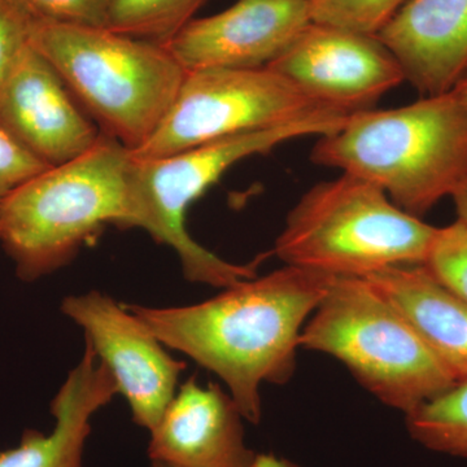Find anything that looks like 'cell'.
<instances>
[{"mask_svg": "<svg viewBox=\"0 0 467 467\" xmlns=\"http://www.w3.org/2000/svg\"><path fill=\"white\" fill-rule=\"evenodd\" d=\"M131 167V150L101 133L84 155L9 193L0 204V244L21 281L67 266L106 226L133 229Z\"/></svg>", "mask_w": 467, "mask_h": 467, "instance_id": "3", "label": "cell"}, {"mask_svg": "<svg viewBox=\"0 0 467 467\" xmlns=\"http://www.w3.org/2000/svg\"><path fill=\"white\" fill-rule=\"evenodd\" d=\"M326 109H374L383 95L405 82L404 72L377 36L310 23L270 66Z\"/></svg>", "mask_w": 467, "mask_h": 467, "instance_id": "10", "label": "cell"}, {"mask_svg": "<svg viewBox=\"0 0 467 467\" xmlns=\"http://www.w3.org/2000/svg\"><path fill=\"white\" fill-rule=\"evenodd\" d=\"M208 0H109L106 29L165 45Z\"/></svg>", "mask_w": 467, "mask_h": 467, "instance_id": "18", "label": "cell"}, {"mask_svg": "<svg viewBox=\"0 0 467 467\" xmlns=\"http://www.w3.org/2000/svg\"><path fill=\"white\" fill-rule=\"evenodd\" d=\"M18 2L36 20L106 29L109 0H18Z\"/></svg>", "mask_w": 467, "mask_h": 467, "instance_id": "21", "label": "cell"}, {"mask_svg": "<svg viewBox=\"0 0 467 467\" xmlns=\"http://www.w3.org/2000/svg\"><path fill=\"white\" fill-rule=\"evenodd\" d=\"M409 435L427 450L467 459V379L405 414Z\"/></svg>", "mask_w": 467, "mask_h": 467, "instance_id": "17", "label": "cell"}, {"mask_svg": "<svg viewBox=\"0 0 467 467\" xmlns=\"http://www.w3.org/2000/svg\"><path fill=\"white\" fill-rule=\"evenodd\" d=\"M32 21L18 0H0V82L29 46Z\"/></svg>", "mask_w": 467, "mask_h": 467, "instance_id": "22", "label": "cell"}, {"mask_svg": "<svg viewBox=\"0 0 467 467\" xmlns=\"http://www.w3.org/2000/svg\"><path fill=\"white\" fill-rule=\"evenodd\" d=\"M436 229L402 211L376 184L342 173L301 196L275 254L285 265L367 276L386 267L423 265Z\"/></svg>", "mask_w": 467, "mask_h": 467, "instance_id": "6", "label": "cell"}, {"mask_svg": "<svg viewBox=\"0 0 467 467\" xmlns=\"http://www.w3.org/2000/svg\"><path fill=\"white\" fill-rule=\"evenodd\" d=\"M451 91H453L454 95H456V97L467 106V73L460 79L459 84L454 86L453 90Z\"/></svg>", "mask_w": 467, "mask_h": 467, "instance_id": "26", "label": "cell"}, {"mask_svg": "<svg viewBox=\"0 0 467 467\" xmlns=\"http://www.w3.org/2000/svg\"><path fill=\"white\" fill-rule=\"evenodd\" d=\"M238 405L217 384L190 378L150 432L149 456L175 467H254Z\"/></svg>", "mask_w": 467, "mask_h": 467, "instance_id": "13", "label": "cell"}, {"mask_svg": "<svg viewBox=\"0 0 467 467\" xmlns=\"http://www.w3.org/2000/svg\"><path fill=\"white\" fill-rule=\"evenodd\" d=\"M0 129L50 168L84 155L101 135L30 43L0 82Z\"/></svg>", "mask_w": 467, "mask_h": 467, "instance_id": "11", "label": "cell"}, {"mask_svg": "<svg viewBox=\"0 0 467 467\" xmlns=\"http://www.w3.org/2000/svg\"><path fill=\"white\" fill-rule=\"evenodd\" d=\"M254 467H301L284 457L275 456V453H257Z\"/></svg>", "mask_w": 467, "mask_h": 467, "instance_id": "25", "label": "cell"}, {"mask_svg": "<svg viewBox=\"0 0 467 467\" xmlns=\"http://www.w3.org/2000/svg\"><path fill=\"white\" fill-rule=\"evenodd\" d=\"M310 160L376 184L402 211L423 218L467 181V106L450 91L353 113L319 137Z\"/></svg>", "mask_w": 467, "mask_h": 467, "instance_id": "2", "label": "cell"}, {"mask_svg": "<svg viewBox=\"0 0 467 467\" xmlns=\"http://www.w3.org/2000/svg\"><path fill=\"white\" fill-rule=\"evenodd\" d=\"M337 275L285 265L177 308L124 304L169 348L213 371L243 418L259 425L261 386L287 384L296 370L304 326Z\"/></svg>", "mask_w": 467, "mask_h": 467, "instance_id": "1", "label": "cell"}, {"mask_svg": "<svg viewBox=\"0 0 467 467\" xmlns=\"http://www.w3.org/2000/svg\"><path fill=\"white\" fill-rule=\"evenodd\" d=\"M300 348L339 359L378 400L404 414L457 382L364 276H335L301 331Z\"/></svg>", "mask_w": 467, "mask_h": 467, "instance_id": "7", "label": "cell"}, {"mask_svg": "<svg viewBox=\"0 0 467 467\" xmlns=\"http://www.w3.org/2000/svg\"><path fill=\"white\" fill-rule=\"evenodd\" d=\"M116 395L115 378L86 343L81 361L51 402L54 431L46 435L26 430L18 447L0 451V467H84L91 418Z\"/></svg>", "mask_w": 467, "mask_h": 467, "instance_id": "15", "label": "cell"}, {"mask_svg": "<svg viewBox=\"0 0 467 467\" xmlns=\"http://www.w3.org/2000/svg\"><path fill=\"white\" fill-rule=\"evenodd\" d=\"M48 168L0 129V204L17 187Z\"/></svg>", "mask_w": 467, "mask_h": 467, "instance_id": "23", "label": "cell"}, {"mask_svg": "<svg viewBox=\"0 0 467 467\" xmlns=\"http://www.w3.org/2000/svg\"><path fill=\"white\" fill-rule=\"evenodd\" d=\"M456 207L457 220L465 226L467 230V181L465 183L461 184L456 192L451 195Z\"/></svg>", "mask_w": 467, "mask_h": 467, "instance_id": "24", "label": "cell"}, {"mask_svg": "<svg viewBox=\"0 0 467 467\" xmlns=\"http://www.w3.org/2000/svg\"><path fill=\"white\" fill-rule=\"evenodd\" d=\"M349 116L339 110H321L290 124L232 135L165 158L133 155V229H142L153 241L173 248L189 282L227 288L254 278L263 257L245 265L221 259L187 232V209L236 162L270 152L295 138L334 133Z\"/></svg>", "mask_w": 467, "mask_h": 467, "instance_id": "5", "label": "cell"}, {"mask_svg": "<svg viewBox=\"0 0 467 467\" xmlns=\"http://www.w3.org/2000/svg\"><path fill=\"white\" fill-rule=\"evenodd\" d=\"M423 265L442 285L467 303V230L459 220L436 229Z\"/></svg>", "mask_w": 467, "mask_h": 467, "instance_id": "20", "label": "cell"}, {"mask_svg": "<svg viewBox=\"0 0 467 467\" xmlns=\"http://www.w3.org/2000/svg\"><path fill=\"white\" fill-rule=\"evenodd\" d=\"M310 23L309 0H238L213 16L193 18L164 46L184 70L259 69Z\"/></svg>", "mask_w": 467, "mask_h": 467, "instance_id": "12", "label": "cell"}, {"mask_svg": "<svg viewBox=\"0 0 467 467\" xmlns=\"http://www.w3.org/2000/svg\"><path fill=\"white\" fill-rule=\"evenodd\" d=\"M309 2H310V0H309Z\"/></svg>", "mask_w": 467, "mask_h": 467, "instance_id": "28", "label": "cell"}, {"mask_svg": "<svg viewBox=\"0 0 467 467\" xmlns=\"http://www.w3.org/2000/svg\"><path fill=\"white\" fill-rule=\"evenodd\" d=\"M29 42L101 133L131 152L155 133L186 73L164 45L104 27L33 17Z\"/></svg>", "mask_w": 467, "mask_h": 467, "instance_id": "4", "label": "cell"}, {"mask_svg": "<svg viewBox=\"0 0 467 467\" xmlns=\"http://www.w3.org/2000/svg\"><path fill=\"white\" fill-rule=\"evenodd\" d=\"M150 467H175L171 465H168L165 462H160V461H150Z\"/></svg>", "mask_w": 467, "mask_h": 467, "instance_id": "27", "label": "cell"}, {"mask_svg": "<svg viewBox=\"0 0 467 467\" xmlns=\"http://www.w3.org/2000/svg\"><path fill=\"white\" fill-rule=\"evenodd\" d=\"M327 109L270 67L186 70L159 128L131 153L138 159L165 158Z\"/></svg>", "mask_w": 467, "mask_h": 467, "instance_id": "8", "label": "cell"}, {"mask_svg": "<svg viewBox=\"0 0 467 467\" xmlns=\"http://www.w3.org/2000/svg\"><path fill=\"white\" fill-rule=\"evenodd\" d=\"M364 278L407 318L456 380L467 379L466 301L425 265L386 267Z\"/></svg>", "mask_w": 467, "mask_h": 467, "instance_id": "16", "label": "cell"}, {"mask_svg": "<svg viewBox=\"0 0 467 467\" xmlns=\"http://www.w3.org/2000/svg\"><path fill=\"white\" fill-rule=\"evenodd\" d=\"M377 36L422 97L453 90L467 73V0H409Z\"/></svg>", "mask_w": 467, "mask_h": 467, "instance_id": "14", "label": "cell"}, {"mask_svg": "<svg viewBox=\"0 0 467 467\" xmlns=\"http://www.w3.org/2000/svg\"><path fill=\"white\" fill-rule=\"evenodd\" d=\"M61 312L84 328L85 342L115 378L138 426L152 431L173 400L186 365L165 350L124 304L100 291L70 295Z\"/></svg>", "mask_w": 467, "mask_h": 467, "instance_id": "9", "label": "cell"}, {"mask_svg": "<svg viewBox=\"0 0 467 467\" xmlns=\"http://www.w3.org/2000/svg\"><path fill=\"white\" fill-rule=\"evenodd\" d=\"M409 0H310L312 23L378 36Z\"/></svg>", "mask_w": 467, "mask_h": 467, "instance_id": "19", "label": "cell"}]
</instances>
